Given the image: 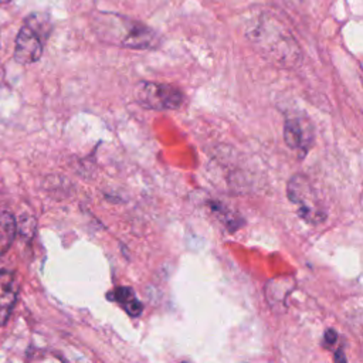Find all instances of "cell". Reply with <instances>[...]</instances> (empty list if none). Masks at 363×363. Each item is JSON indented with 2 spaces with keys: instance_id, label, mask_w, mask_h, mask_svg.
Masks as SVG:
<instances>
[{
  "instance_id": "cell-1",
  "label": "cell",
  "mask_w": 363,
  "mask_h": 363,
  "mask_svg": "<svg viewBox=\"0 0 363 363\" xmlns=\"http://www.w3.org/2000/svg\"><path fill=\"white\" fill-rule=\"evenodd\" d=\"M245 37L268 62L294 68L302 60V50L291 30L269 11H259L245 24Z\"/></svg>"
},
{
  "instance_id": "cell-2",
  "label": "cell",
  "mask_w": 363,
  "mask_h": 363,
  "mask_svg": "<svg viewBox=\"0 0 363 363\" xmlns=\"http://www.w3.org/2000/svg\"><path fill=\"white\" fill-rule=\"evenodd\" d=\"M96 31L104 40L113 44L146 50L157 45V35L147 26L115 14H102L96 20Z\"/></svg>"
},
{
  "instance_id": "cell-3",
  "label": "cell",
  "mask_w": 363,
  "mask_h": 363,
  "mask_svg": "<svg viewBox=\"0 0 363 363\" xmlns=\"http://www.w3.org/2000/svg\"><path fill=\"white\" fill-rule=\"evenodd\" d=\"M50 30L51 26L45 16H30L16 37L14 60L23 65L35 62L43 54L44 38L48 35Z\"/></svg>"
},
{
  "instance_id": "cell-4",
  "label": "cell",
  "mask_w": 363,
  "mask_h": 363,
  "mask_svg": "<svg viewBox=\"0 0 363 363\" xmlns=\"http://www.w3.org/2000/svg\"><path fill=\"white\" fill-rule=\"evenodd\" d=\"M286 193L289 201L296 206L299 217H302L305 221L318 224L325 220L326 214L322 210L318 194L306 176L294 174L288 182Z\"/></svg>"
},
{
  "instance_id": "cell-5",
  "label": "cell",
  "mask_w": 363,
  "mask_h": 363,
  "mask_svg": "<svg viewBox=\"0 0 363 363\" xmlns=\"http://www.w3.org/2000/svg\"><path fill=\"white\" fill-rule=\"evenodd\" d=\"M135 99L147 109H179L183 104V92L169 84L142 81L135 88Z\"/></svg>"
},
{
  "instance_id": "cell-6",
  "label": "cell",
  "mask_w": 363,
  "mask_h": 363,
  "mask_svg": "<svg viewBox=\"0 0 363 363\" xmlns=\"http://www.w3.org/2000/svg\"><path fill=\"white\" fill-rule=\"evenodd\" d=\"M282 136L286 146L303 157L313 143V125L303 113L289 115L284 122Z\"/></svg>"
},
{
  "instance_id": "cell-7",
  "label": "cell",
  "mask_w": 363,
  "mask_h": 363,
  "mask_svg": "<svg viewBox=\"0 0 363 363\" xmlns=\"http://www.w3.org/2000/svg\"><path fill=\"white\" fill-rule=\"evenodd\" d=\"M18 285L16 277L9 271H0V326H3L16 303Z\"/></svg>"
},
{
  "instance_id": "cell-8",
  "label": "cell",
  "mask_w": 363,
  "mask_h": 363,
  "mask_svg": "<svg viewBox=\"0 0 363 363\" xmlns=\"http://www.w3.org/2000/svg\"><path fill=\"white\" fill-rule=\"evenodd\" d=\"M17 231V224L14 217L7 213H0V257L10 248Z\"/></svg>"
},
{
  "instance_id": "cell-9",
  "label": "cell",
  "mask_w": 363,
  "mask_h": 363,
  "mask_svg": "<svg viewBox=\"0 0 363 363\" xmlns=\"http://www.w3.org/2000/svg\"><path fill=\"white\" fill-rule=\"evenodd\" d=\"M112 295H113V299L119 302L130 316L140 315L142 303L135 298V294L130 288H118L116 291H113Z\"/></svg>"
},
{
  "instance_id": "cell-10",
  "label": "cell",
  "mask_w": 363,
  "mask_h": 363,
  "mask_svg": "<svg viewBox=\"0 0 363 363\" xmlns=\"http://www.w3.org/2000/svg\"><path fill=\"white\" fill-rule=\"evenodd\" d=\"M336 339H337V333L333 329H328L326 333H325V340L328 343H335Z\"/></svg>"
},
{
  "instance_id": "cell-11",
  "label": "cell",
  "mask_w": 363,
  "mask_h": 363,
  "mask_svg": "<svg viewBox=\"0 0 363 363\" xmlns=\"http://www.w3.org/2000/svg\"><path fill=\"white\" fill-rule=\"evenodd\" d=\"M335 363H346V356L343 353V350H336L335 353Z\"/></svg>"
},
{
  "instance_id": "cell-12",
  "label": "cell",
  "mask_w": 363,
  "mask_h": 363,
  "mask_svg": "<svg viewBox=\"0 0 363 363\" xmlns=\"http://www.w3.org/2000/svg\"><path fill=\"white\" fill-rule=\"evenodd\" d=\"M10 1H13V0H0V3H1V4H4V3H10Z\"/></svg>"
}]
</instances>
